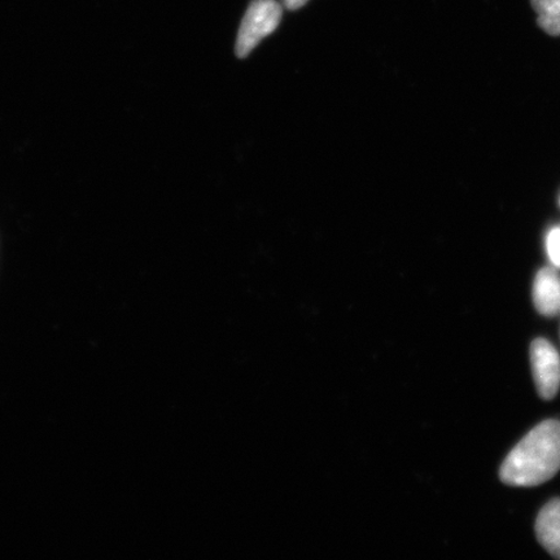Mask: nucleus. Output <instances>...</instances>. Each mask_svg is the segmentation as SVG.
<instances>
[{
    "mask_svg": "<svg viewBox=\"0 0 560 560\" xmlns=\"http://www.w3.org/2000/svg\"><path fill=\"white\" fill-rule=\"evenodd\" d=\"M534 303L545 317L560 314V276L556 269L545 268L537 272L534 283Z\"/></svg>",
    "mask_w": 560,
    "mask_h": 560,
    "instance_id": "20e7f679",
    "label": "nucleus"
},
{
    "mask_svg": "<svg viewBox=\"0 0 560 560\" xmlns=\"http://www.w3.org/2000/svg\"><path fill=\"white\" fill-rule=\"evenodd\" d=\"M537 540L552 557L560 559V500H552L538 514Z\"/></svg>",
    "mask_w": 560,
    "mask_h": 560,
    "instance_id": "39448f33",
    "label": "nucleus"
},
{
    "mask_svg": "<svg viewBox=\"0 0 560 560\" xmlns=\"http://www.w3.org/2000/svg\"><path fill=\"white\" fill-rule=\"evenodd\" d=\"M548 252L551 262L560 268V229L551 231L548 240Z\"/></svg>",
    "mask_w": 560,
    "mask_h": 560,
    "instance_id": "0eeeda50",
    "label": "nucleus"
},
{
    "mask_svg": "<svg viewBox=\"0 0 560 560\" xmlns=\"http://www.w3.org/2000/svg\"><path fill=\"white\" fill-rule=\"evenodd\" d=\"M307 3V0H283V4L287 10L296 11L304 7Z\"/></svg>",
    "mask_w": 560,
    "mask_h": 560,
    "instance_id": "6e6552de",
    "label": "nucleus"
},
{
    "mask_svg": "<svg viewBox=\"0 0 560 560\" xmlns=\"http://www.w3.org/2000/svg\"><path fill=\"white\" fill-rule=\"evenodd\" d=\"M538 15V25L550 35H560V0H530Z\"/></svg>",
    "mask_w": 560,
    "mask_h": 560,
    "instance_id": "423d86ee",
    "label": "nucleus"
},
{
    "mask_svg": "<svg viewBox=\"0 0 560 560\" xmlns=\"http://www.w3.org/2000/svg\"><path fill=\"white\" fill-rule=\"evenodd\" d=\"M530 362L538 394L552 400L560 387V357L550 341L536 339L530 346Z\"/></svg>",
    "mask_w": 560,
    "mask_h": 560,
    "instance_id": "7ed1b4c3",
    "label": "nucleus"
},
{
    "mask_svg": "<svg viewBox=\"0 0 560 560\" xmlns=\"http://www.w3.org/2000/svg\"><path fill=\"white\" fill-rule=\"evenodd\" d=\"M560 470V422L546 420L532 430L508 455L501 480L513 487H536Z\"/></svg>",
    "mask_w": 560,
    "mask_h": 560,
    "instance_id": "f257e3e1",
    "label": "nucleus"
},
{
    "mask_svg": "<svg viewBox=\"0 0 560 560\" xmlns=\"http://www.w3.org/2000/svg\"><path fill=\"white\" fill-rule=\"evenodd\" d=\"M282 7L277 0H254L242 21L236 39V55L245 58L260 42L277 30L282 20Z\"/></svg>",
    "mask_w": 560,
    "mask_h": 560,
    "instance_id": "f03ea898",
    "label": "nucleus"
}]
</instances>
